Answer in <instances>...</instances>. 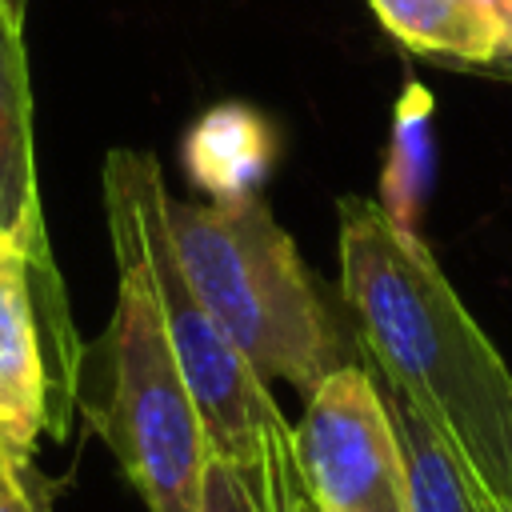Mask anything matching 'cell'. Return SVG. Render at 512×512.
<instances>
[{
	"instance_id": "6da1fadb",
	"label": "cell",
	"mask_w": 512,
	"mask_h": 512,
	"mask_svg": "<svg viewBox=\"0 0 512 512\" xmlns=\"http://www.w3.org/2000/svg\"><path fill=\"white\" fill-rule=\"evenodd\" d=\"M340 296L372 376L452 452L484 512L512 508V372L420 232L340 196Z\"/></svg>"
},
{
	"instance_id": "7a4b0ae2",
	"label": "cell",
	"mask_w": 512,
	"mask_h": 512,
	"mask_svg": "<svg viewBox=\"0 0 512 512\" xmlns=\"http://www.w3.org/2000/svg\"><path fill=\"white\" fill-rule=\"evenodd\" d=\"M104 212L116 256V308L96 344L80 352L72 404L108 444L148 512H196L208 440L156 304L136 200L116 148L104 160Z\"/></svg>"
},
{
	"instance_id": "3957f363",
	"label": "cell",
	"mask_w": 512,
	"mask_h": 512,
	"mask_svg": "<svg viewBox=\"0 0 512 512\" xmlns=\"http://www.w3.org/2000/svg\"><path fill=\"white\" fill-rule=\"evenodd\" d=\"M164 216L188 284L264 380H288L308 396L352 364L320 284L260 192L208 204L168 196Z\"/></svg>"
},
{
	"instance_id": "277c9868",
	"label": "cell",
	"mask_w": 512,
	"mask_h": 512,
	"mask_svg": "<svg viewBox=\"0 0 512 512\" xmlns=\"http://www.w3.org/2000/svg\"><path fill=\"white\" fill-rule=\"evenodd\" d=\"M136 216H140V240H144V260L152 272L156 304L176 352V364L184 372V384L192 392L208 456L228 460L256 496L260 512H320L304 488L300 464H296V440L292 424L276 408L268 380L244 360V352L232 344V336L212 320L196 288L188 284L168 216H164V180L156 156L140 148H116Z\"/></svg>"
},
{
	"instance_id": "5b68a950",
	"label": "cell",
	"mask_w": 512,
	"mask_h": 512,
	"mask_svg": "<svg viewBox=\"0 0 512 512\" xmlns=\"http://www.w3.org/2000/svg\"><path fill=\"white\" fill-rule=\"evenodd\" d=\"M80 352L56 264L0 236V448L20 468H32L44 428L68 432L56 400L72 404Z\"/></svg>"
},
{
	"instance_id": "8992f818",
	"label": "cell",
	"mask_w": 512,
	"mask_h": 512,
	"mask_svg": "<svg viewBox=\"0 0 512 512\" xmlns=\"http://www.w3.org/2000/svg\"><path fill=\"white\" fill-rule=\"evenodd\" d=\"M292 428L304 488L320 512H408V476L380 380L360 360L328 372Z\"/></svg>"
},
{
	"instance_id": "52a82bcc",
	"label": "cell",
	"mask_w": 512,
	"mask_h": 512,
	"mask_svg": "<svg viewBox=\"0 0 512 512\" xmlns=\"http://www.w3.org/2000/svg\"><path fill=\"white\" fill-rule=\"evenodd\" d=\"M0 236L40 264H52L32 148V88L24 28L0 12Z\"/></svg>"
},
{
	"instance_id": "ba28073f",
	"label": "cell",
	"mask_w": 512,
	"mask_h": 512,
	"mask_svg": "<svg viewBox=\"0 0 512 512\" xmlns=\"http://www.w3.org/2000/svg\"><path fill=\"white\" fill-rule=\"evenodd\" d=\"M384 32L444 68H480L504 56V32L480 0H368Z\"/></svg>"
},
{
	"instance_id": "9c48e42d",
	"label": "cell",
	"mask_w": 512,
	"mask_h": 512,
	"mask_svg": "<svg viewBox=\"0 0 512 512\" xmlns=\"http://www.w3.org/2000/svg\"><path fill=\"white\" fill-rule=\"evenodd\" d=\"M272 132L268 124L240 104L212 108L200 116L184 140L188 176L212 192V200H232L244 192H260V180L272 164Z\"/></svg>"
},
{
	"instance_id": "30bf717a",
	"label": "cell",
	"mask_w": 512,
	"mask_h": 512,
	"mask_svg": "<svg viewBox=\"0 0 512 512\" xmlns=\"http://www.w3.org/2000/svg\"><path fill=\"white\" fill-rule=\"evenodd\" d=\"M432 112H436L432 92L420 80H408L392 108V136H388V152L380 168V200H376L384 216L404 232H420L424 200L432 188V160H436Z\"/></svg>"
},
{
	"instance_id": "8fae6325",
	"label": "cell",
	"mask_w": 512,
	"mask_h": 512,
	"mask_svg": "<svg viewBox=\"0 0 512 512\" xmlns=\"http://www.w3.org/2000/svg\"><path fill=\"white\" fill-rule=\"evenodd\" d=\"M384 388V384H380ZM400 456H404V476H408V512H484L480 496L472 492L468 476L452 460V452L440 444V436L396 396L384 388Z\"/></svg>"
},
{
	"instance_id": "7c38bea8",
	"label": "cell",
	"mask_w": 512,
	"mask_h": 512,
	"mask_svg": "<svg viewBox=\"0 0 512 512\" xmlns=\"http://www.w3.org/2000/svg\"><path fill=\"white\" fill-rule=\"evenodd\" d=\"M196 512H260V508H256L252 484H248L228 460L208 456V468H204V480H200Z\"/></svg>"
},
{
	"instance_id": "4fadbf2b",
	"label": "cell",
	"mask_w": 512,
	"mask_h": 512,
	"mask_svg": "<svg viewBox=\"0 0 512 512\" xmlns=\"http://www.w3.org/2000/svg\"><path fill=\"white\" fill-rule=\"evenodd\" d=\"M28 468H20L4 448H0V512H40L32 500V488L24 480Z\"/></svg>"
},
{
	"instance_id": "5bb4252c",
	"label": "cell",
	"mask_w": 512,
	"mask_h": 512,
	"mask_svg": "<svg viewBox=\"0 0 512 512\" xmlns=\"http://www.w3.org/2000/svg\"><path fill=\"white\" fill-rule=\"evenodd\" d=\"M492 16H496V24H500V32H504V56H512V0H480ZM500 60V56H496Z\"/></svg>"
},
{
	"instance_id": "9a60e30c",
	"label": "cell",
	"mask_w": 512,
	"mask_h": 512,
	"mask_svg": "<svg viewBox=\"0 0 512 512\" xmlns=\"http://www.w3.org/2000/svg\"><path fill=\"white\" fill-rule=\"evenodd\" d=\"M468 72H476V76H488V80H508V84H512V56L488 60V64H480V68H468Z\"/></svg>"
},
{
	"instance_id": "2e32d148",
	"label": "cell",
	"mask_w": 512,
	"mask_h": 512,
	"mask_svg": "<svg viewBox=\"0 0 512 512\" xmlns=\"http://www.w3.org/2000/svg\"><path fill=\"white\" fill-rule=\"evenodd\" d=\"M0 12H4L12 24H20V28H24V12H28V0H0Z\"/></svg>"
},
{
	"instance_id": "e0dca14e",
	"label": "cell",
	"mask_w": 512,
	"mask_h": 512,
	"mask_svg": "<svg viewBox=\"0 0 512 512\" xmlns=\"http://www.w3.org/2000/svg\"><path fill=\"white\" fill-rule=\"evenodd\" d=\"M504 512H512V508H504Z\"/></svg>"
}]
</instances>
